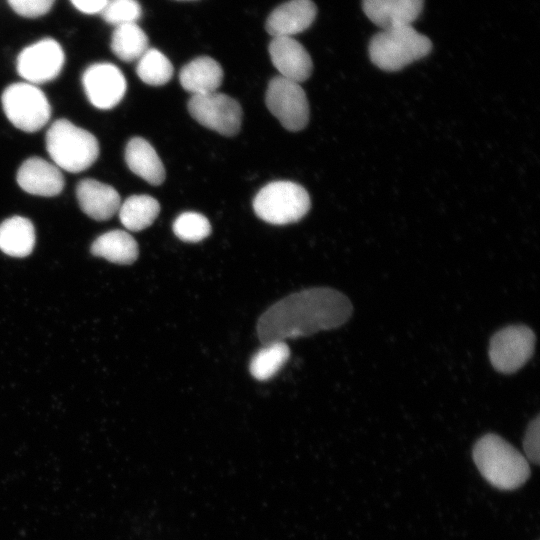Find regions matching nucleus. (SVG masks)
Instances as JSON below:
<instances>
[{"label":"nucleus","mask_w":540,"mask_h":540,"mask_svg":"<svg viewBox=\"0 0 540 540\" xmlns=\"http://www.w3.org/2000/svg\"><path fill=\"white\" fill-rule=\"evenodd\" d=\"M352 312L350 300L335 289H305L269 307L257 322V335L262 344L309 336L343 325Z\"/></svg>","instance_id":"f257e3e1"},{"label":"nucleus","mask_w":540,"mask_h":540,"mask_svg":"<svg viewBox=\"0 0 540 540\" xmlns=\"http://www.w3.org/2000/svg\"><path fill=\"white\" fill-rule=\"evenodd\" d=\"M473 460L481 475L501 490H514L530 476L527 459L496 434H486L475 443Z\"/></svg>","instance_id":"f03ea898"},{"label":"nucleus","mask_w":540,"mask_h":540,"mask_svg":"<svg viewBox=\"0 0 540 540\" xmlns=\"http://www.w3.org/2000/svg\"><path fill=\"white\" fill-rule=\"evenodd\" d=\"M431 49V40L412 25L382 29L371 38L368 46L371 62L389 72L425 57Z\"/></svg>","instance_id":"7ed1b4c3"},{"label":"nucleus","mask_w":540,"mask_h":540,"mask_svg":"<svg viewBox=\"0 0 540 540\" xmlns=\"http://www.w3.org/2000/svg\"><path fill=\"white\" fill-rule=\"evenodd\" d=\"M45 142L54 164L71 173L88 169L99 155L96 137L67 119H58L51 124Z\"/></svg>","instance_id":"20e7f679"},{"label":"nucleus","mask_w":540,"mask_h":540,"mask_svg":"<svg viewBox=\"0 0 540 540\" xmlns=\"http://www.w3.org/2000/svg\"><path fill=\"white\" fill-rule=\"evenodd\" d=\"M311 201L307 191L291 181L268 183L256 194L253 208L263 221L285 225L299 221L309 211Z\"/></svg>","instance_id":"39448f33"},{"label":"nucleus","mask_w":540,"mask_h":540,"mask_svg":"<svg viewBox=\"0 0 540 540\" xmlns=\"http://www.w3.org/2000/svg\"><path fill=\"white\" fill-rule=\"evenodd\" d=\"M8 120L25 132L40 130L51 117V106L46 95L31 83L9 85L1 97Z\"/></svg>","instance_id":"423d86ee"},{"label":"nucleus","mask_w":540,"mask_h":540,"mask_svg":"<svg viewBox=\"0 0 540 540\" xmlns=\"http://www.w3.org/2000/svg\"><path fill=\"white\" fill-rule=\"evenodd\" d=\"M266 106L289 131L302 130L309 120V104L305 91L297 82L276 76L268 84Z\"/></svg>","instance_id":"0eeeda50"},{"label":"nucleus","mask_w":540,"mask_h":540,"mask_svg":"<svg viewBox=\"0 0 540 540\" xmlns=\"http://www.w3.org/2000/svg\"><path fill=\"white\" fill-rule=\"evenodd\" d=\"M188 111L202 126L224 136L236 135L241 127L242 109L232 97L212 92L192 95Z\"/></svg>","instance_id":"6e6552de"},{"label":"nucleus","mask_w":540,"mask_h":540,"mask_svg":"<svg viewBox=\"0 0 540 540\" xmlns=\"http://www.w3.org/2000/svg\"><path fill=\"white\" fill-rule=\"evenodd\" d=\"M535 334L527 326L510 325L494 334L489 358L495 370L510 374L519 370L532 356Z\"/></svg>","instance_id":"1a4fd4ad"},{"label":"nucleus","mask_w":540,"mask_h":540,"mask_svg":"<svg viewBox=\"0 0 540 540\" xmlns=\"http://www.w3.org/2000/svg\"><path fill=\"white\" fill-rule=\"evenodd\" d=\"M65 55L61 45L45 38L24 48L17 57L19 75L31 84L54 80L61 72Z\"/></svg>","instance_id":"9d476101"},{"label":"nucleus","mask_w":540,"mask_h":540,"mask_svg":"<svg viewBox=\"0 0 540 540\" xmlns=\"http://www.w3.org/2000/svg\"><path fill=\"white\" fill-rule=\"evenodd\" d=\"M82 84L90 103L96 108L112 109L125 95L127 84L122 71L111 63H94L87 67Z\"/></svg>","instance_id":"9b49d317"},{"label":"nucleus","mask_w":540,"mask_h":540,"mask_svg":"<svg viewBox=\"0 0 540 540\" xmlns=\"http://www.w3.org/2000/svg\"><path fill=\"white\" fill-rule=\"evenodd\" d=\"M269 54L280 76L301 83L306 81L313 69L308 51L292 37H273L269 44Z\"/></svg>","instance_id":"f8f14e48"},{"label":"nucleus","mask_w":540,"mask_h":540,"mask_svg":"<svg viewBox=\"0 0 540 540\" xmlns=\"http://www.w3.org/2000/svg\"><path fill=\"white\" fill-rule=\"evenodd\" d=\"M16 179L25 192L44 197L58 195L65 184L60 168L40 157L25 160L18 169Z\"/></svg>","instance_id":"ddd939ff"},{"label":"nucleus","mask_w":540,"mask_h":540,"mask_svg":"<svg viewBox=\"0 0 540 540\" xmlns=\"http://www.w3.org/2000/svg\"><path fill=\"white\" fill-rule=\"evenodd\" d=\"M317 14L311 0H289L276 7L268 16L266 30L273 37H292L308 29Z\"/></svg>","instance_id":"4468645a"},{"label":"nucleus","mask_w":540,"mask_h":540,"mask_svg":"<svg viewBox=\"0 0 540 540\" xmlns=\"http://www.w3.org/2000/svg\"><path fill=\"white\" fill-rule=\"evenodd\" d=\"M76 196L81 210L98 221L112 218L121 204L120 195L112 186L95 179L81 180L76 187Z\"/></svg>","instance_id":"2eb2a0df"},{"label":"nucleus","mask_w":540,"mask_h":540,"mask_svg":"<svg viewBox=\"0 0 540 540\" xmlns=\"http://www.w3.org/2000/svg\"><path fill=\"white\" fill-rule=\"evenodd\" d=\"M423 5L424 0H362L367 18L382 29L412 25Z\"/></svg>","instance_id":"dca6fc26"},{"label":"nucleus","mask_w":540,"mask_h":540,"mask_svg":"<svg viewBox=\"0 0 540 540\" xmlns=\"http://www.w3.org/2000/svg\"><path fill=\"white\" fill-rule=\"evenodd\" d=\"M181 86L192 95L216 92L223 81L221 65L211 57L200 56L186 65L179 73Z\"/></svg>","instance_id":"f3484780"},{"label":"nucleus","mask_w":540,"mask_h":540,"mask_svg":"<svg viewBox=\"0 0 540 540\" xmlns=\"http://www.w3.org/2000/svg\"><path fill=\"white\" fill-rule=\"evenodd\" d=\"M129 169L151 185H160L165 179V169L153 146L144 138L134 137L125 149Z\"/></svg>","instance_id":"a211bd4d"},{"label":"nucleus","mask_w":540,"mask_h":540,"mask_svg":"<svg viewBox=\"0 0 540 540\" xmlns=\"http://www.w3.org/2000/svg\"><path fill=\"white\" fill-rule=\"evenodd\" d=\"M35 241L34 225L25 217L13 216L0 224V250L9 256L30 255Z\"/></svg>","instance_id":"6ab92c4d"},{"label":"nucleus","mask_w":540,"mask_h":540,"mask_svg":"<svg viewBox=\"0 0 540 540\" xmlns=\"http://www.w3.org/2000/svg\"><path fill=\"white\" fill-rule=\"evenodd\" d=\"M94 256L116 264H132L138 257L136 240L124 230H111L95 239L91 245Z\"/></svg>","instance_id":"aec40b11"},{"label":"nucleus","mask_w":540,"mask_h":540,"mask_svg":"<svg viewBox=\"0 0 540 540\" xmlns=\"http://www.w3.org/2000/svg\"><path fill=\"white\" fill-rule=\"evenodd\" d=\"M159 212V202L149 195H132L120 204L118 210L122 225L133 232L149 227Z\"/></svg>","instance_id":"412c9836"},{"label":"nucleus","mask_w":540,"mask_h":540,"mask_svg":"<svg viewBox=\"0 0 540 540\" xmlns=\"http://www.w3.org/2000/svg\"><path fill=\"white\" fill-rule=\"evenodd\" d=\"M112 52L124 62L138 60L148 47V38L137 23L116 26L111 36Z\"/></svg>","instance_id":"4be33fe9"},{"label":"nucleus","mask_w":540,"mask_h":540,"mask_svg":"<svg viewBox=\"0 0 540 540\" xmlns=\"http://www.w3.org/2000/svg\"><path fill=\"white\" fill-rule=\"evenodd\" d=\"M256 353L250 362V373L257 380L272 378L286 363L290 350L285 342H271Z\"/></svg>","instance_id":"5701e85b"},{"label":"nucleus","mask_w":540,"mask_h":540,"mask_svg":"<svg viewBox=\"0 0 540 540\" xmlns=\"http://www.w3.org/2000/svg\"><path fill=\"white\" fill-rule=\"evenodd\" d=\"M173 65L159 50L148 48L138 59L136 73L146 84L161 86L170 81L173 76Z\"/></svg>","instance_id":"b1692460"},{"label":"nucleus","mask_w":540,"mask_h":540,"mask_svg":"<svg viewBox=\"0 0 540 540\" xmlns=\"http://www.w3.org/2000/svg\"><path fill=\"white\" fill-rule=\"evenodd\" d=\"M174 234L185 242H199L209 236L211 225L208 219L197 212H184L173 223Z\"/></svg>","instance_id":"393cba45"},{"label":"nucleus","mask_w":540,"mask_h":540,"mask_svg":"<svg viewBox=\"0 0 540 540\" xmlns=\"http://www.w3.org/2000/svg\"><path fill=\"white\" fill-rule=\"evenodd\" d=\"M100 14L107 23L119 26L136 23L142 9L136 0H108Z\"/></svg>","instance_id":"a878e982"},{"label":"nucleus","mask_w":540,"mask_h":540,"mask_svg":"<svg viewBox=\"0 0 540 540\" xmlns=\"http://www.w3.org/2000/svg\"><path fill=\"white\" fill-rule=\"evenodd\" d=\"M10 7L20 16L36 18L45 15L55 0H7Z\"/></svg>","instance_id":"bb28decb"},{"label":"nucleus","mask_w":540,"mask_h":540,"mask_svg":"<svg viewBox=\"0 0 540 540\" xmlns=\"http://www.w3.org/2000/svg\"><path fill=\"white\" fill-rule=\"evenodd\" d=\"M540 417L537 416L532 420L525 432L523 440V448L526 455V459L534 464H539L540 459Z\"/></svg>","instance_id":"cd10ccee"},{"label":"nucleus","mask_w":540,"mask_h":540,"mask_svg":"<svg viewBox=\"0 0 540 540\" xmlns=\"http://www.w3.org/2000/svg\"><path fill=\"white\" fill-rule=\"evenodd\" d=\"M73 6L85 14L101 13L108 0H70Z\"/></svg>","instance_id":"c85d7f7f"},{"label":"nucleus","mask_w":540,"mask_h":540,"mask_svg":"<svg viewBox=\"0 0 540 540\" xmlns=\"http://www.w3.org/2000/svg\"><path fill=\"white\" fill-rule=\"evenodd\" d=\"M177 1H191V0H177Z\"/></svg>","instance_id":"c756f323"}]
</instances>
